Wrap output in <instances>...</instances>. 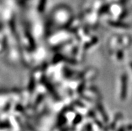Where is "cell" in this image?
Returning a JSON list of instances; mask_svg holds the SVG:
<instances>
[{"label":"cell","instance_id":"cell-1","mask_svg":"<svg viewBox=\"0 0 132 131\" xmlns=\"http://www.w3.org/2000/svg\"><path fill=\"white\" fill-rule=\"evenodd\" d=\"M127 76L126 74H123L121 78V98L124 100L127 94Z\"/></svg>","mask_w":132,"mask_h":131},{"label":"cell","instance_id":"cell-2","mask_svg":"<svg viewBox=\"0 0 132 131\" xmlns=\"http://www.w3.org/2000/svg\"><path fill=\"white\" fill-rule=\"evenodd\" d=\"M130 66H131V69H132V62H131V63H130Z\"/></svg>","mask_w":132,"mask_h":131}]
</instances>
